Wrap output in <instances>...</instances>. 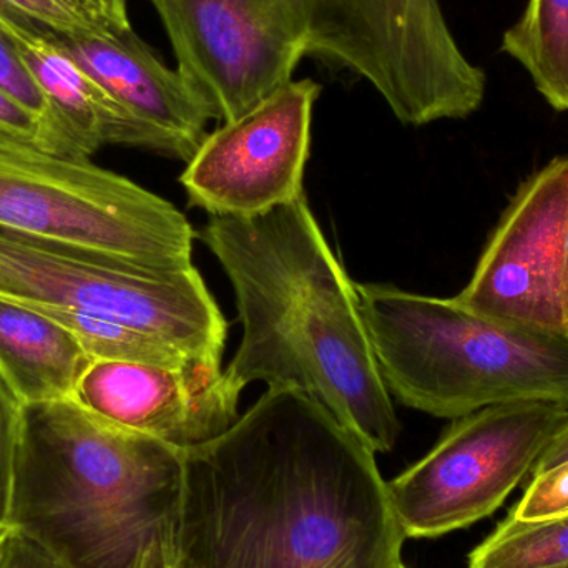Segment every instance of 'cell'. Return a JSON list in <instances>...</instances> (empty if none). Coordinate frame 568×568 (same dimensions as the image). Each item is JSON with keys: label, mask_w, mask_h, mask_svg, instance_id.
Instances as JSON below:
<instances>
[{"label": "cell", "mask_w": 568, "mask_h": 568, "mask_svg": "<svg viewBox=\"0 0 568 568\" xmlns=\"http://www.w3.org/2000/svg\"><path fill=\"white\" fill-rule=\"evenodd\" d=\"M503 50L556 110H568V0H529L504 33Z\"/></svg>", "instance_id": "15"}, {"label": "cell", "mask_w": 568, "mask_h": 568, "mask_svg": "<svg viewBox=\"0 0 568 568\" xmlns=\"http://www.w3.org/2000/svg\"><path fill=\"white\" fill-rule=\"evenodd\" d=\"M567 225L568 156H560L524 182L473 278L454 297L496 320L568 333Z\"/></svg>", "instance_id": "10"}, {"label": "cell", "mask_w": 568, "mask_h": 568, "mask_svg": "<svg viewBox=\"0 0 568 568\" xmlns=\"http://www.w3.org/2000/svg\"><path fill=\"white\" fill-rule=\"evenodd\" d=\"M568 514V463L534 476L523 500L510 517L517 520H540Z\"/></svg>", "instance_id": "20"}, {"label": "cell", "mask_w": 568, "mask_h": 568, "mask_svg": "<svg viewBox=\"0 0 568 568\" xmlns=\"http://www.w3.org/2000/svg\"><path fill=\"white\" fill-rule=\"evenodd\" d=\"M243 389L222 356L176 364L92 359L70 399L103 423L189 450L239 420Z\"/></svg>", "instance_id": "11"}, {"label": "cell", "mask_w": 568, "mask_h": 568, "mask_svg": "<svg viewBox=\"0 0 568 568\" xmlns=\"http://www.w3.org/2000/svg\"><path fill=\"white\" fill-rule=\"evenodd\" d=\"M0 135L37 145L42 135V120L0 89Z\"/></svg>", "instance_id": "23"}, {"label": "cell", "mask_w": 568, "mask_h": 568, "mask_svg": "<svg viewBox=\"0 0 568 568\" xmlns=\"http://www.w3.org/2000/svg\"><path fill=\"white\" fill-rule=\"evenodd\" d=\"M20 410L19 400L0 379V534L9 529Z\"/></svg>", "instance_id": "21"}, {"label": "cell", "mask_w": 568, "mask_h": 568, "mask_svg": "<svg viewBox=\"0 0 568 568\" xmlns=\"http://www.w3.org/2000/svg\"><path fill=\"white\" fill-rule=\"evenodd\" d=\"M0 27L19 47L27 69L49 102L50 122L40 150L92 160L102 146L123 145L189 160L175 140L133 115L39 33L3 19Z\"/></svg>", "instance_id": "13"}, {"label": "cell", "mask_w": 568, "mask_h": 568, "mask_svg": "<svg viewBox=\"0 0 568 568\" xmlns=\"http://www.w3.org/2000/svg\"><path fill=\"white\" fill-rule=\"evenodd\" d=\"M0 89L6 90L17 102L22 103L26 109L42 120V135L36 145L39 146L50 122L49 102L33 80L32 73L27 69L19 47L2 27H0Z\"/></svg>", "instance_id": "19"}, {"label": "cell", "mask_w": 568, "mask_h": 568, "mask_svg": "<svg viewBox=\"0 0 568 568\" xmlns=\"http://www.w3.org/2000/svg\"><path fill=\"white\" fill-rule=\"evenodd\" d=\"M39 311L65 327L92 359L176 364L192 357L213 356V354L189 353L165 341L103 317L72 313V311Z\"/></svg>", "instance_id": "17"}, {"label": "cell", "mask_w": 568, "mask_h": 568, "mask_svg": "<svg viewBox=\"0 0 568 568\" xmlns=\"http://www.w3.org/2000/svg\"><path fill=\"white\" fill-rule=\"evenodd\" d=\"M132 568H183L173 540V527L156 532Z\"/></svg>", "instance_id": "24"}, {"label": "cell", "mask_w": 568, "mask_h": 568, "mask_svg": "<svg viewBox=\"0 0 568 568\" xmlns=\"http://www.w3.org/2000/svg\"><path fill=\"white\" fill-rule=\"evenodd\" d=\"M106 29H126L130 26L126 0H70Z\"/></svg>", "instance_id": "25"}, {"label": "cell", "mask_w": 568, "mask_h": 568, "mask_svg": "<svg viewBox=\"0 0 568 568\" xmlns=\"http://www.w3.org/2000/svg\"><path fill=\"white\" fill-rule=\"evenodd\" d=\"M467 568H568V514L540 520L507 517L470 552Z\"/></svg>", "instance_id": "16"}, {"label": "cell", "mask_w": 568, "mask_h": 568, "mask_svg": "<svg viewBox=\"0 0 568 568\" xmlns=\"http://www.w3.org/2000/svg\"><path fill=\"white\" fill-rule=\"evenodd\" d=\"M90 361L52 317L0 296V379L20 406L70 399Z\"/></svg>", "instance_id": "14"}, {"label": "cell", "mask_w": 568, "mask_h": 568, "mask_svg": "<svg viewBox=\"0 0 568 568\" xmlns=\"http://www.w3.org/2000/svg\"><path fill=\"white\" fill-rule=\"evenodd\" d=\"M356 287L377 369L403 406L453 420L500 404L568 407V333L496 320L456 297Z\"/></svg>", "instance_id": "5"}, {"label": "cell", "mask_w": 568, "mask_h": 568, "mask_svg": "<svg viewBox=\"0 0 568 568\" xmlns=\"http://www.w3.org/2000/svg\"><path fill=\"white\" fill-rule=\"evenodd\" d=\"M320 93L313 80H291L242 119L209 133L180 176L190 205L212 216H250L303 195Z\"/></svg>", "instance_id": "9"}, {"label": "cell", "mask_w": 568, "mask_h": 568, "mask_svg": "<svg viewBox=\"0 0 568 568\" xmlns=\"http://www.w3.org/2000/svg\"><path fill=\"white\" fill-rule=\"evenodd\" d=\"M0 13L19 17V23L39 36L99 29V23L70 0H0Z\"/></svg>", "instance_id": "18"}, {"label": "cell", "mask_w": 568, "mask_h": 568, "mask_svg": "<svg viewBox=\"0 0 568 568\" xmlns=\"http://www.w3.org/2000/svg\"><path fill=\"white\" fill-rule=\"evenodd\" d=\"M0 536H2V534H0Z\"/></svg>", "instance_id": "29"}, {"label": "cell", "mask_w": 568, "mask_h": 568, "mask_svg": "<svg viewBox=\"0 0 568 568\" xmlns=\"http://www.w3.org/2000/svg\"><path fill=\"white\" fill-rule=\"evenodd\" d=\"M0 568H67L42 547L13 529L0 536Z\"/></svg>", "instance_id": "22"}, {"label": "cell", "mask_w": 568, "mask_h": 568, "mask_svg": "<svg viewBox=\"0 0 568 568\" xmlns=\"http://www.w3.org/2000/svg\"><path fill=\"white\" fill-rule=\"evenodd\" d=\"M40 37L65 53L133 115L175 140L189 162L192 160L209 135L206 125L215 119L179 69H169L132 27Z\"/></svg>", "instance_id": "12"}, {"label": "cell", "mask_w": 568, "mask_h": 568, "mask_svg": "<svg viewBox=\"0 0 568 568\" xmlns=\"http://www.w3.org/2000/svg\"><path fill=\"white\" fill-rule=\"evenodd\" d=\"M0 225L155 273L193 268L192 223L92 160L0 135Z\"/></svg>", "instance_id": "6"}, {"label": "cell", "mask_w": 568, "mask_h": 568, "mask_svg": "<svg viewBox=\"0 0 568 568\" xmlns=\"http://www.w3.org/2000/svg\"><path fill=\"white\" fill-rule=\"evenodd\" d=\"M399 568H406V567H404V564H403V566H400Z\"/></svg>", "instance_id": "28"}, {"label": "cell", "mask_w": 568, "mask_h": 568, "mask_svg": "<svg viewBox=\"0 0 568 568\" xmlns=\"http://www.w3.org/2000/svg\"><path fill=\"white\" fill-rule=\"evenodd\" d=\"M183 568H399L406 540L376 454L313 397L268 387L183 450Z\"/></svg>", "instance_id": "1"}, {"label": "cell", "mask_w": 568, "mask_h": 568, "mask_svg": "<svg viewBox=\"0 0 568 568\" xmlns=\"http://www.w3.org/2000/svg\"><path fill=\"white\" fill-rule=\"evenodd\" d=\"M564 463H568V423L564 426V429L554 437L552 443H550L546 453L540 457L536 469H534L532 477L539 476V474L546 473V470L554 469V467L560 466V464Z\"/></svg>", "instance_id": "26"}, {"label": "cell", "mask_w": 568, "mask_h": 568, "mask_svg": "<svg viewBox=\"0 0 568 568\" xmlns=\"http://www.w3.org/2000/svg\"><path fill=\"white\" fill-rule=\"evenodd\" d=\"M150 2L179 72L223 123L290 83L304 55L353 69L404 125L466 119L486 97V73L457 45L439 0Z\"/></svg>", "instance_id": "2"}, {"label": "cell", "mask_w": 568, "mask_h": 568, "mask_svg": "<svg viewBox=\"0 0 568 568\" xmlns=\"http://www.w3.org/2000/svg\"><path fill=\"white\" fill-rule=\"evenodd\" d=\"M564 283H566V296L568 306V225L566 232V245H564Z\"/></svg>", "instance_id": "27"}, {"label": "cell", "mask_w": 568, "mask_h": 568, "mask_svg": "<svg viewBox=\"0 0 568 568\" xmlns=\"http://www.w3.org/2000/svg\"><path fill=\"white\" fill-rule=\"evenodd\" d=\"M568 423L556 403H513L457 417L439 443L387 483L406 539H433L493 516L532 476Z\"/></svg>", "instance_id": "8"}, {"label": "cell", "mask_w": 568, "mask_h": 568, "mask_svg": "<svg viewBox=\"0 0 568 568\" xmlns=\"http://www.w3.org/2000/svg\"><path fill=\"white\" fill-rule=\"evenodd\" d=\"M0 296L115 321L189 353L225 349L229 324L195 266L146 272L0 225Z\"/></svg>", "instance_id": "7"}, {"label": "cell", "mask_w": 568, "mask_h": 568, "mask_svg": "<svg viewBox=\"0 0 568 568\" xmlns=\"http://www.w3.org/2000/svg\"><path fill=\"white\" fill-rule=\"evenodd\" d=\"M182 489L183 450L73 399L22 406L9 529L67 568H132L175 526Z\"/></svg>", "instance_id": "4"}, {"label": "cell", "mask_w": 568, "mask_h": 568, "mask_svg": "<svg viewBox=\"0 0 568 568\" xmlns=\"http://www.w3.org/2000/svg\"><path fill=\"white\" fill-rule=\"evenodd\" d=\"M202 240L235 294L242 339L226 373L313 397L374 454L400 423L361 314L356 283L306 196L260 215L212 216Z\"/></svg>", "instance_id": "3"}]
</instances>
